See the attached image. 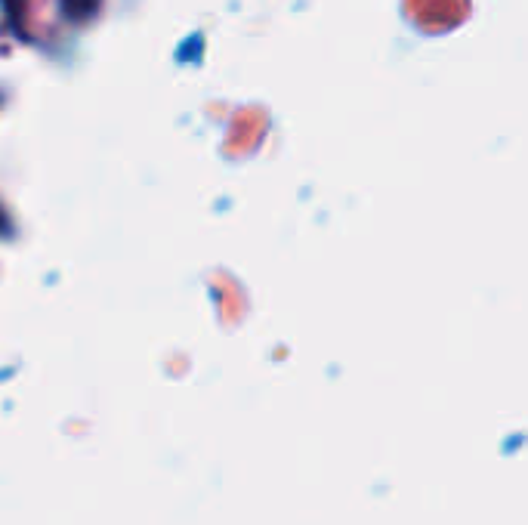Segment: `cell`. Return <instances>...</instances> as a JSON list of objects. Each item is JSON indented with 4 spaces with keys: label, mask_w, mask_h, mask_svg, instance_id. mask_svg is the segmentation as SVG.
<instances>
[{
    "label": "cell",
    "mask_w": 528,
    "mask_h": 525,
    "mask_svg": "<svg viewBox=\"0 0 528 525\" xmlns=\"http://www.w3.org/2000/svg\"><path fill=\"white\" fill-rule=\"evenodd\" d=\"M62 10H65L68 19L81 22V19H90L99 10V0H62Z\"/></svg>",
    "instance_id": "6da1fadb"
}]
</instances>
